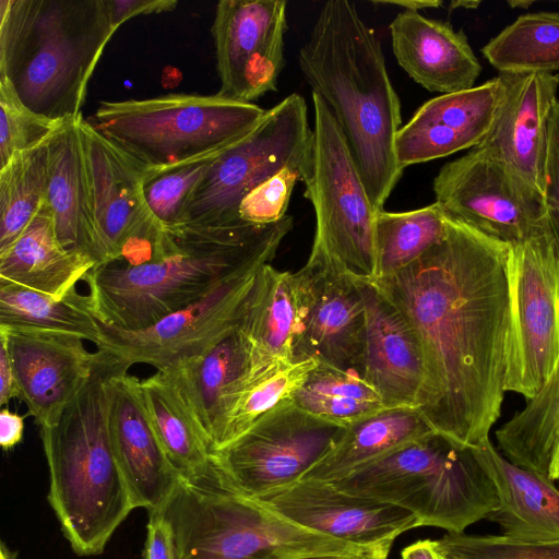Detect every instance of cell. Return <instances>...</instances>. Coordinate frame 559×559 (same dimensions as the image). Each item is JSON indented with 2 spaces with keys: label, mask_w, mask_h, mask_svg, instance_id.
<instances>
[{
  "label": "cell",
  "mask_w": 559,
  "mask_h": 559,
  "mask_svg": "<svg viewBox=\"0 0 559 559\" xmlns=\"http://www.w3.org/2000/svg\"><path fill=\"white\" fill-rule=\"evenodd\" d=\"M509 249L448 215L438 243L406 267L370 282L419 343L424 380L415 408L436 433L461 447L488 440L501 414Z\"/></svg>",
  "instance_id": "cell-1"
},
{
  "label": "cell",
  "mask_w": 559,
  "mask_h": 559,
  "mask_svg": "<svg viewBox=\"0 0 559 559\" xmlns=\"http://www.w3.org/2000/svg\"><path fill=\"white\" fill-rule=\"evenodd\" d=\"M312 94L328 105L379 211L399 182L395 141L402 115L376 33L354 2L326 1L298 53Z\"/></svg>",
  "instance_id": "cell-2"
},
{
  "label": "cell",
  "mask_w": 559,
  "mask_h": 559,
  "mask_svg": "<svg viewBox=\"0 0 559 559\" xmlns=\"http://www.w3.org/2000/svg\"><path fill=\"white\" fill-rule=\"evenodd\" d=\"M293 224L286 215L270 225L167 228L173 247L159 261L138 266L111 263L87 274L92 312L120 330L146 329L200 300L258 257L276 252Z\"/></svg>",
  "instance_id": "cell-3"
},
{
  "label": "cell",
  "mask_w": 559,
  "mask_h": 559,
  "mask_svg": "<svg viewBox=\"0 0 559 559\" xmlns=\"http://www.w3.org/2000/svg\"><path fill=\"white\" fill-rule=\"evenodd\" d=\"M130 366L97 349L91 377L50 427L39 428L49 471L48 501L79 556L104 551L135 509L109 437L110 382Z\"/></svg>",
  "instance_id": "cell-4"
},
{
  "label": "cell",
  "mask_w": 559,
  "mask_h": 559,
  "mask_svg": "<svg viewBox=\"0 0 559 559\" xmlns=\"http://www.w3.org/2000/svg\"><path fill=\"white\" fill-rule=\"evenodd\" d=\"M116 31L109 0H0V78L36 114L78 119Z\"/></svg>",
  "instance_id": "cell-5"
},
{
  "label": "cell",
  "mask_w": 559,
  "mask_h": 559,
  "mask_svg": "<svg viewBox=\"0 0 559 559\" xmlns=\"http://www.w3.org/2000/svg\"><path fill=\"white\" fill-rule=\"evenodd\" d=\"M155 511L171 525L177 559H374L361 547L299 526L243 495L212 456L203 471L179 477Z\"/></svg>",
  "instance_id": "cell-6"
},
{
  "label": "cell",
  "mask_w": 559,
  "mask_h": 559,
  "mask_svg": "<svg viewBox=\"0 0 559 559\" xmlns=\"http://www.w3.org/2000/svg\"><path fill=\"white\" fill-rule=\"evenodd\" d=\"M348 493L412 512L420 526L461 534L487 519L499 503L496 485L474 448L431 433L343 479L332 483Z\"/></svg>",
  "instance_id": "cell-7"
},
{
  "label": "cell",
  "mask_w": 559,
  "mask_h": 559,
  "mask_svg": "<svg viewBox=\"0 0 559 559\" xmlns=\"http://www.w3.org/2000/svg\"><path fill=\"white\" fill-rule=\"evenodd\" d=\"M266 110L214 95L173 93L104 100L87 121L145 168H159L229 145Z\"/></svg>",
  "instance_id": "cell-8"
},
{
  "label": "cell",
  "mask_w": 559,
  "mask_h": 559,
  "mask_svg": "<svg viewBox=\"0 0 559 559\" xmlns=\"http://www.w3.org/2000/svg\"><path fill=\"white\" fill-rule=\"evenodd\" d=\"M314 123L301 181L313 206L310 260L358 281L377 277L376 216L341 129L328 105L312 94Z\"/></svg>",
  "instance_id": "cell-9"
},
{
  "label": "cell",
  "mask_w": 559,
  "mask_h": 559,
  "mask_svg": "<svg viewBox=\"0 0 559 559\" xmlns=\"http://www.w3.org/2000/svg\"><path fill=\"white\" fill-rule=\"evenodd\" d=\"M305 98L293 93L267 109L245 136L227 146L192 194L185 225L227 226L243 223V198L286 167H304L310 151Z\"/></svg>",
  "instance_id": "cell-10"
},
{
  "label": "cell",
  "mask_w": 559,
  "mask_h": 559,
  "mask_svg": "<svg viewBox=\"0 0 559 559\" xmlns=\"http://www.w3.org/2000/svg\"><path fill=\"white\" fill-rule=\"evenodd\" d=\"M506 392L533 399L559 358V248L549 225L510 245Z\"/></svg>",
  "instance_id": "cell-11"
},
{
  "label": "cell",
  "mask_w": 559,
  "mask_h": 559,
  "mask_svg": "<svg viewBox=\"0 0 559 559\" xmlns=\"http://www.w3.org/2000/svg\"><path fill=\"white\" fill-rule=\"evenodd\" d=\"M344 429L290 400L211 456L239 491L257 498L300 480L334 447Z\"/></svg>",
  "instance_id": "cell-12"
},
{
  "label": "cell",
  "mask_w": 559,
  "mask_h": 559,
  "mask_svg": "<svg viewBox=\"0 0 559 559\" xmlns=\"http://www.w3.org/2000/svg\"><path fill=\"white\" fill-rule=\"evenodd\" d=\"M267 252L248 263L200 300L173 312L151 326L124 331L99 321L97 349L130 367L150 365L163 370L201 354L238 329L241 311L259 270L271 263Z\"/></svg>",
  "instance_id": "cell-13"
},
{
  "label": "cell",
  "mask_w": 559,
  "mask_h": 559,
  "mask_svg": "<svg viewBox=\"0 0 559 559\" xmlns=\"http://www.w3.org/2000/svg\"><path fill=\"white\" fill-rule=\"evenodd\" d=\"M432 189L435 202L450 217L509 245L548 226L545 200L518 182L483 146L443 165Z\"/></svg>",
  "instance_id": "cell-14"
},
{
  "label": "cell",
  "mask_w": 559,
  "mask_h": 559,
  "mask_svg": "<svg viewBox=\"0 0 559 559\" xmlns=\"http://www.w3.org/2000/svg\"><path fill=\"white\" fill-rule=\"evenodd\" d=\"M285 0H222L211 33L222 97L252 103L276 91L285 66Z\"/></svg>",
  "instance_id": "cell-15"
},
{
  "label": "cell",
  "mask_w": 559,
  "mask_h": 559,
  "mask_svg": "<svg viewBox=\"0 0 559 559\" xmlns=\"http://www.w3.org/2000/svg\"><path fill=\"white\" fill-rule=\"evenodd\" d=\"M254 499L299 526L361 547L374 559H388L394 540L420 526L403 508L317 479H300Z\"/></svg>",
  "instance_id": "cell-16"
},
{
  "label": "cell",
  "mask_w": 559,
  "mask_h": 559,
  "mask_svg": "<svg viewBox=\"0 0 559 559\" xmlns=\"http://www.w3.org/2000/svg\"><path fill=\"white\" fill-rule=\"evenodd\" d=\"M0 336L28 415L39 428L53 426L91 377L97 352L68 332L0 326Z\"/></svg>",
  "instance_id": "cell-17"
},
{
  "label": "cell",
  "mask_w": 559,
  "mask_h": 559,
  "mask_svg": "<svg viewBox=\"0 0 559 559\" xmlns=\"http://www.w3.org/2000/svg\"><path fill=\"white\" fill-rule=\"evenodd\" d=\"M500 76L502 98L479 146L498 157L518 182L544 199L548 124L559 91V73Z\"/></svg>",
  "instance_id": "cell-18"
},
{
  "label": "cell",
  "mask_w": 559,
  "mask_h": 559,
  "mask_svg": "<svg viewBox=\"0 0 559 559\" xmlns=\"http://www.w3.org/2000/svg\"><path fill=\"white\" fill-rule=\"evenodd\" d=\"M502 94L499 74L480 85L424 103L396 134L400 166L404 169L479 146L493 124Z\"/></svg>",
  "instance_id": "cell-19"
},
{
  "label": "cell",
  "mask_w": 559,
  "mask_h": 559,
  "mask_svg": "<svg viewBox=\"0 0 559 559\" xmlns=\"http://www.w3.org/2000/svg\"><path fill=\"white\" fill-rule=\"evenodd\" d=\"M123 369L110 382L111 447L134 508L162 509L179 475L170 464L146 411L138 377Z\"/></svg>",
  "instance_id": "cell-20"
},
{
  "label": "cell",
  "mask_w": 559,
  "mask_h": 559,
  "mask_svg": "<svg viewBox=\"0 0 559 559\" xmlns=\"http://www.w3.org/2000/svg\"><path fill=\"white\" fill-rule=\"evenodd\" d=\"M311 304L295 359L316 358L362 376L366 358V306L360 281L308 259Z\"/></svg>",
  "instance_id": "cell-21"
},
{
  "label": "cell",
  "mask_w": 559,
  "mask_h": 559,
  "mask_svg": "<svg viewBox=\"0 0 559 559\" xmlns=\"http://www.w3.org/2000/svg\"><path fill=\"white\" fill-rule=\"evenodd\" d=\"M80 130L85 152L102 263H115L123 240L156 218L143 195L146 168L96 130L83 116Z\"/></svg>",
  "instance_id": "cell-22"
},
{
  "label": "cell",
  "mask_w": 559,
  "mask_h": 559,
  "mask_svg": "<svg viewBox=\"0 0 559 559\" xmlns=\"http://www.w3.org/2000/svg\"><path fill=\"white\" fill-rule=\"evenodd\" d=\"M311 304V278L302 266L295 273L264 264L245 301L237 331L250 368L274 359L296 360Z\"/></svg>",
  "instance_id": "cell-23"
},
{
  "label": "cell",
  "mask_w": 559,
  "mask_h": 559,
  "mask_svg": "<svg viewBox=\"0 0 559 559\" xmlns=\"http://www.w3.org/2000/svg\"><path fill=\"white\" fill-rule=\"evenodd\" d=\"M389 29L396 62L427 91L442 95L475 86L483 68L463 29L413 11L400 12Z\"/></svg>",
  "instance_id": "cell-24"
},
{
  "label": "cell",
  "mask_w": 559,
  "mask_h": 559,
  "mask_svg": "<svg viewBox=\"0 0 559 559\" xmlns=\"http://www.w3.org/2000/svg\"><path fill=\"white\" fill-rule=\"evenodd\" d=\"M366 306L362 378L386 408L416 407L424 380L419 343L400 311L370 282L360 281Z\"/></svg>",
  "instance_id": "cell-25"
},
{
  "label": "cell",
  "mask_w": 559,
  "mask_h": 559,
  "mask_svg": "<svg viewBox=\"0 0 559 559\" xmlns=\"http://www.w3.org/2000/svg\"><path fill=\"white\" fill-rule=\"evenodd\" d=\"M81 116L63 121L49 136L44 204L52 216L62 246L90 257L98 267L102 251L80 130Z\"/></svg>",
  "instance_id": "cell-26"
},
{
  "label": "cell",
  "mask_w": 559,
  "mask_h": 559,
  "mask_svg": "<svg viewBox=\"0 0 559 559\" xmlns=\"http://www.w3.org/2000/svg\"><path fill=\"white\" fill-rule=\"evenodd\" d=\"M249 369V352L237 330L205 352L163 369L211 452L222 444L230 402Z\"/></svg>",
  "instance_id": "cell-27"
},
{
  "label": "cell",
  "mask_w": 559,
  "mask_h": 559,
  "mask_svg": "<svg viewBox=\"0 0 559 559\" xmlns=\"http://www.w3.org/2000/svg\"><path fill=\"white\" fill-rule=\"evenodd\" d=\"M474 451L498 491L499 503L486 520L496 523L502 535L512 540L559 542V487L510 462L490 439L474 447Z\"/></svg>",
  "instance_id": "cell-28"
},
{
  "label": "cell",
  "mask_w": 559,
  "mask_h": 559,
  "mask_svg": "<svg viewBox=\"0 0 559 559\" xmlns=\"http://www.w3.org/2000/svg\"><path fill=\"white\" fill-rule=\"evenodd\" d=\"M95 267L93 259L62 246L44 203L14 243L0 253V280L57 299L75 292L78 282Z\"/></svg>",
  "instance_id": "cell-29"
},
{
  "label": "cell",
  "mask_w": 559,
  "mask_h": 559,
  "mask_svg": "<svg viewBox=\"0 0 559 559\" xmlns=\"http://www.w3.org/2000/svg\"><path fill=\"white\" fill-rule=\"evenodd\" d=\"M436 433L415 407L385 408L345 427L301 479L335 483L409 443Z\"/></svg>",
  "instance_id": "cell-30"
},
{
  "label": "cell",
  "mask_w": 559,
  "mask_h": 559,
  "mask_svg": "<svg viewBox=\"0 0 559 559\" xmlns=\"http://www.w3.org/2000/svg\"><path fill=\"white\" fill-rule=\"evenodd\" d=\"M500 453L548 479L559 442V358L547 382L495 432Z\"/></svg>",
  "instance_id": "cell-31"
},
{
  "label": "cell",
  "mask_w": 559,
  "mask_h": 559,
  "mask_svg": "<svg viewBox=\"0 0 559 559\" xmlns=\"http://www.w3.org/2000/svg\"><path fill=\"white\" fill-rule=\"evenodd\" d=\"M140 386L154 430L177 474L189 477L203 471L211 460L210 448L169 376L157 370L141 379Z\"/></svg>",
  "instance_id": "cell-32"
},
{
  "label": "cell",
  "mask_w": 559,
  "mask_h": 559,
  "mask_svg": "<svg viewBox=\"0 0 559 559\" xmlns=\"http://www.w3.org/2000/svg\"><path fill=\"white\" fill-rule=\"evenodd\" d=\"M0 326L51 330L82 336L96 344L100 337L88 295L76 290L57 299L45 293L0 280Z\"/></svg>",
  "instance_id": "cell-33"
},
{
  "label": "cell",
  "mask_w": 559,
  "mask_h": 559,
  "mask_svg": "<svg viewBox=\"0 0 559 559\" xmlns=\"http://www.w3.org/2000/svg\"><path fill=\"white\" fill-rule=\"evenodd\" d=\"M500 74H554L559 70V12L520 15L483 48Z\"/></svg>",
  "instance_id": "cell-34"
},
{
  "label": "cell",
  "mask_w": 559,
  "mask_h": 559,
  "mask_svg": "<svg viewBox=\"0 0 559 559\" xmlns=\"http://www.w3.org/2000/svg\"><path fill=\"white\" fill-rule=\"evenodd\" d=\"M317 365L318 360L310 357L274 359L251 368L230 402L219 448L241 436L272 409L293 400Z\"/></svg>",
  "instance_id": "cell-35"
},
{
  "label": "cell",
  "mask_w": 559,
  "mask_h": 559,
  "mask_svg": "<svg viewBox=\"0 0 559 559\" xmlns=\"http://www.w3.org/2000/svg\"><path fill=\"white\" fill-rule=\"evenodd\" d=\"M292 401L305 412L343 427L386 408L362 376L319 361Z\"/></svg>",
  "instance_id": "cell-36"
},
{
  "label": "cell",
  "mask_w": 559,
  "mask_h": 559,
  "mask_svg": "<svg viewBox=\"0 0 559 559\" xmlns=\"http://www.w3.org/2000/svg\"><path fill=\"white\" fill-rule=\"evenodd\" d=\"M48 140L14 155L0 168V253L14 243L44 203Z\"/></svg>",
  "instance_id": "cell-37"
},
{
  "label": "cell",
  "mask_w": 559,
  "mask_h": 559,
  "mask_svg": "<svg viewBox=\"0 0 559 559\" xmlns=\"http://www.w3.org/2000/svg\"><path fill=\"white\" fill-rule=\"evenodd\" d=\"M447 221V213L437 202L406 212L379 211L376 278L406 267L438 243L445 235Z\"/></svg>",
  "instance_id": "cell-38"
},
{
  "label": "cell",
  "mask_w": 559,
  "mask_h": 559,
  "mask_svg": "<svg viewBox=\"0 0 559 559\" xmlns=\"http://www.w3.org/2000/svg\"><path fill=\"white\" fill-rule=\"evenodd\" d=\"M229 145L177 164L146 168L143 195L150 211L165 228L186 224L187 207L192 194L213 163Z\"/></svg>",
  "instance_id": "cell-39"
},
{
  "label": "cell",
  "mask_w": 559,
  "mask_h": 559,
  "mask_svg": "<svg viewBox=\"0 0 559 559\" xmlns=\"http://www.w3.org/2000/svg\"><path fill=\"white\" fill-rule=\"evenodd\" d=\"M62 122L29 109L11 83L0 78V168L14 155L47 140Z\"/></svg>",
  "instance_id": "cell-40"
},
{
  "label": "cell",
  "mask_w": 559,
  "mask_h": 559,
  "mask_svg": "<svg viewBox=\"0 0 559 559\" xmlns=\"http://www.w3.org/2000/svg\"><path fill=\"white\" fill-rule=\"evenodd\" d=\"M435 543L442 559H559V542L524 543L503 535L448 533Z\"/></svg>",
  "instance_id": "cell-41"
},
{
  "label": "cell",
  "mask_w": 559,
  "mask_h": 559,
  "mask_svg": "<svg viewBox=\"0 0 559 559\" xmlns=\"http://www.w3.org/2000/svg\"><path fill=\"white\" fill-rule=\"evenodd\" d=\"M304 167H286L247 194L239 205L240 221L270 225L284 218L293 190L301 181Z\"/></svg>",
  "instance_id": "cell-42"
},
{
  "label": "cell",
  "mask_w": 559,
  "mask_h": 559,
  "mask_svg": "<svg viewBox=\"0 0 559 559\" xmlns=\"http://www.w3.org/2000/svg\"><path fill=\"white\" fill-rule=\"evenodd\" d=\"M545 206L548 225L559 248V100L552 106L545 162Z\"/></svg>",
  "instance_id": "cell-43"
},
{
  "label": "cell",
  "mask_w": 559,
  "mask_h": 559,
  "mask_svg": "<svg viewBox=\"0 0 559 559\" xmlns=\"http://www.w3.org/2000/svg\"><path fill=\"white\" fill-rule=\"evenodd\" d=\"M144 559H177L174 532L159 511L148 512Z\"/></svg>",
  "instance_id": "cell-44"
},
{
  "label": "cell",
  "mask_w": 559,
  "mask_h": 559,
  "mask_svg": "<svg viewBox=\"0 0 559 559\" xmlns=\"http://www.w3.org/2000/svg\"><path fill=\"white\" fill-rule=\"evenodd\" d=\"M177 4L174 0H109L110 19L117 29L129 19L173 11Z\"/></svg>",
  "instance_id": "cell-45"
},
{
  "label": "cell",
  "mask_w": 559,
  "mask_h": 559,
  "mask_svg": "<svg viewBox=\"0 0 559 559\" xmlns=\"http://www.w3.org/2000/svg\"><path fill=\"white\" fill-rule=\"evenodd\" d=\"M13 399L20 400V389L7 343L0 336V405L5 406Z\"/></svg>",
  "instance_id": "cell-46"
},
{
  "label": "cell",
  "mask_w": 559,
  "mask_h": 559,
  "mask_svg": "<svg viewBox=\"0 0 559 559\" xmlns=\"http://www.w3.org/2000/svg\"><path fill=\"white\" fill-rule=\"evenodd\" d=\"M25 415H20L3 407L0 412V445L9 451L21 442L24 432Z\"/></svg>",
  "instance_id": "cell-47"
},
{
  "label": "cell",
  "mask_w": 559,
  "mask_h": 559,
  "mask_svg": "<svg viewBox=\"0 0 559 559\" xmlns=\"http://www.w3.org/2000/svg\"><path fill=\"white\" fill-rule=\"evenodd\" d=\"M402 559H441L432 539L415 542L402 550Z\"/></svg>",
  "instance_id": "cell-48"
},
{
  "label": "cell",
  "mask_w": 559,
  "mask_h": 559,
  "mask_svg": "<svg viewBox=\"0 0 559 559\" xmlns=\"http://www.w3.org/2000/svg\"><path fill=\"white\" fill-rule=\"evenodd\" d=\"M376 5H395L401 7L404 11L418 12L425 9H438L443 4L440 0H378L372 1Z\"/></svg>",
  "instance_id": "cell-49"
},
{
  "label": "cell",
  "mask_w": 559,
  "mask_h": 559,
  "mask_svg": "<svg viewBox=\"0 0 559 559\" xmlns=\"http://www.w3.org/2000/svg\"><path fill=\"white\" fill-rule=\"evenodd\" d=\"M548 479L551 481L559 480V442L550 466Z\"/></svg>",
  "instance_id": "cell-50"
},
{
  "label": "cell",
  "mask_w": 559,
  "mask_h": 559,
  "mask_svg": "<svg viewBox=\"0 0 559 559\" xmlns=\"http://www.w3.org/2000/svg\"><path fill=\"white\" fill-rule=\"evenodd\" d=\"M295 559H356V558L334 556V555H322V556H306V557H299V558H295Z\"/></svg>",
  "instance_id": "cell-51"
},
{
  "label": "cell",
  "mask_w": 559,
  "mask_h": 559,
  "mask_svg": "<svg viewBox=\"0 0 559 559\" xmlns=\"http://www.w3.org/2000/svg\"><path fill=\"white\" fill-rule=\"evenodd\" d=\"M0 559H16V556L2 543L0 548Z\"/></svg>",
  "instance_id": "cell-52"
},
{
  "label": "cell",
  "mask_w": 559,
  "mask_h": 559,
  "mask_svg": "<svg viewBox=\"0 0 559 559\" xmlns=\"http://www.w3.org/2000/svg\"><path fill=\"white\" fill-rule=\"evenodd\" d=\"M479 4V2H452L451 5L453 8L455 7H460V5H463V7H466L467 9H474L476 8L477 5Z\"/></svg>",
  "instance_id": "cell-53"
},
{
  "label": "cell",
  "mask_w": 559,
  "mask_h": 559,
  "mask_svg": "<svg viewBox=\"0 0 559 559\" xmlns=\"http://www.w3.org/2000/svg\"><path fill=\"white\" fill-rule=\"evenodd\" d=\"M510 4L511 5H515V7L521 4L522 7L526 8L527 5L532 4V2L531 1H527V2H513V3L510 2Z\"/></svg>",
  "instance_id": "cell-54"
},
{
  "label": "cell",
  "mask_w": 559,
  "mask_h": 559,
  "mask_svg": "<svg viewBox=\"0 0 559 559\" xmlns=\"http://www.w3.org/2000/svg\"><path fill=\"white\" fill-rule=\"evenodd\" d=\"M441 557V556H440ZM442 559V558H441Z\"/></svg>",
  "instance_id": "cell-55"
}]
</instances>
